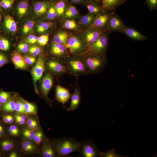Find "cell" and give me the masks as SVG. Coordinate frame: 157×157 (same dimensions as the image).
I'll return each instance as SVG.
<instances>
[{"mask_svg": "<svg viewBox=\"0 0 157 157\" xmlns=\"http://www.w3.org/2000/svg\"><path fill=\"white\" fill-rule=\"evenodd\" d=\"M63 61L67 74L73 75L76 78L90 74L82 56L70 55Z\"/></svg>", "mask_w": 157, "mask_h": 157, "instance_id": "obj_1", "label": "cell"}, {"mask_svg": "<svg viewBox=\"0 0 157 157\" xmlns=\"http://www.w3.org/2000/svg\"><path fill=\"white\" fill-rule=\"evenodd\" d=\"M53 144L58 156L61 157H67L71 153L79 152L81 142L73 138H64L57 140Z\"/></svg>", "mask_w": 157, "mask_h": 157, "instance_id": "obj_2", "label": "cell"}, {"mask_svg": "<svg viewBox=\"0 0 157 157\" xmlns=\"http://www.w3.org/2000/svg\"><path fill=\"white\" fill-rule=\"evenodd\" d=\"M82 57L89 74H95L101 72L108 63V60L106 56L87 53Z\"/></svg>", "mask_w": 157, "mask_h": 157, "instance_id": "obj_3", "label": "cell"}, {"mask_svg": "<svg viewBox=\"0 0 157 157\" xmlns=\"http://www.w3.org/2000/svg\"><path fill=\"white\" fill-rule=\"evenodd\" d=\"M65 45L70 55L82 56L88 52V46L83 37L78 35L68 37Z\"/></svg>", "mask_w": 157, "mask_h": 157, "instance_id": "obj_4", "label": "cell"}, {"mask_svg": "<svg viewBox=\"0 0 157 157\" xmlns=\"http://www.w3.org/2000/svg\"><path fill=\"white\" fill-rule=\"evenodd\" d=\"M110 32L106 30L96 41L88 47L87 53L106 56L108 47L109 36Z\"/></svg>", "mask_w": 157, "mask_h": 157, "instance_id": "obj_5", "label": "cell"}, {"mask_svg": "<svg viewBox=\"0 0 157 157\" xmlns=\"http://www.w3.org/2000/svg\"><path fill=\"white\" fill-rule=\"evenodd\" d=\"M99 151L97 146L92 141H85L81 142L79 152L82 157H98L99 156Z\"/></svg>", "mask_w": 157, "mask_h": 157, "instance_id": "obj_6", "label": "cell"}, {"mask_svg": "<svg viewBox=\"0 0 157 157\" xmlns=\"http://www.w3.org/2000/svg\"><path fill=\"white\" fill-rule=\"evenodd\" d=\"M45 67V59L43 57H39L31 71L35 89L37 93L38 92L36 86V83L42 77Z\"/></svg>", "mask_w": 157, "mask_h": 157, "instance_id": "obj_7", "label": "cell"}, {"mask_svg": "<svg viewBox=\"0 0 157 157\" xmlns=\"http://www.w3.org/2000/svg\"><path fill=\"white\" fill-rule=\"evenodd\" d=\"M45 66L49 71L56 75L62 76L67 74L64 62L60 60L55 58L49 60L45 62Z\"/></svg>", "mask_w": 157, "mask_h": 157, "instance_id": "obj_8", "label": "cell"}, {"mask_svg": "<svg viewBox=\"0 0 157 157\" xmlns=\"http://www.w3.org/2000/svg\"><path fill=\"white\" fill-rule=\"evenodd\" d=\"M49 52L54 58L63 61L70 55L65 45L53 42H52L50 45Z\"/></svg>", "mask_w": 157, "mask_h": 157, "instance_id": "obj_9", "label": "cell"}, {"mask_svg": "<svg viewBox=\"0 0 157 157\" xmlns=\"http://www.w3.org/2000/svg\"><path fill=\"white\" fill-rule=\"evenodd\" d=\"M111 13L102 12L96 15L90 26L102 30H107L109 19Z\"/></svg>", "mask_w": 157, "mask_h": 157, "instance_id": "obj_10", "label": "cell"}, {"mask_svg": "<svg viewBox=\"0 0 157 157\" xmlns=\"http://www.w3.org/2000/svg\"><path fill=\"white\" fill-rule=\"evenodd\" d=\"M125 26L122 19L115 12L111 13L109 19L107 30L110 33L117 32Z\"/></svg>", "mask_w": 157, "mask_h": 157, "instance_id": "obj_11", "label": "cell"}, {"mask_svg": "<svg viewBox=\"0 0 157 157\" xmlns=\"http://www.w3.org/2000/svg\"><path fill=\"white\" fill-rule=\"evenodd\" d=\"M91 26L83 34V38L88 47L96 41L106 31Z\"/></svg>", "mask_w": 157, "mask_h": 157, "instance_id": "obj_12", "label": "cell"}, {"mask_svg": "<svg viewBox=\"0 0 157 157\" xmlns=\"http://www.w3.org/2000/svg\"><path fill=\"white\" fill-rule=\"evenodd\" d=\"M117 32L122 33L132 40L134 41H145L147 40V36L140 33L135 29L128 27L126 25Z\"/></svg>", "mask_w": 157, "mask_h": 157, "instance_id": "obj_13", "label": "cell"}, {"mask_svg": "<svg viewBox=\"0 0 157 157\" xmlns=\"http://www.w3.org/2000/svg\"><path fill=\"white\" fill-rule=\"evenodd\" d=\"M72 94L68 89L63 87L59 84L56 87L55 99L58 102L63 104L65 107V104L69 101L71 98Z\"/></svg>", "mask_w": 157, "mask_h": 157, "instance_id": "obj_14", "label": "cell"}, {"mask_svg": "<svg viewBox=\"0 0 157 157\" xmlns=\"http://www.w3.org/2000/svg\"><path fill=\"white\" fill-rule=\"evenodd\" d=\"M127 0H101L103 12L114 13L117 8Z\"/></svg>", "mask_w": 157, "mask_h": 157, "instance_id": "obj_15", "label": "cell"}, {"mask_svg": "<svg viewBox=\"0 0 157 157\" xmlns=\"http://www.w3.org/2000/svg\"><path fill=\"white\" fill-rule=\"evenodd\" d=\"M53 76L49 73H47L43 76L41 83V88L42 93L46 98H48L49 93L53 84Z\"/></svg>", "mask_w": 157, "mask_h": 157, "instance_id": "obj_16", "label": "cell"}, {"mask_svg": "<svg viewBox=\"0 0 157 157\" xmlns=\"http://www.w3.org/2000/svg\"><path fill=\"white\" fill-rule=\"evenodd\" d=\"M53 2L50 1L43 0L35 1L33 3V8L34 12L37 15L46 13Z\"/></svg>", "mask_w": 157, "mask_h": 157, "instance_id": "obj_17", "label": "cell"}, {"mask_svg": "<svg viewBox=\"0 0 157 157\" xmlns=\"http://www.w3.org/2000/svg\"><path fill=\"white\" fill-rule=\"evenodd\" d=\"M70 106L66 109L67 111H73L79 106L81 100V96L79 89L77 87L74 88L73 93L72 94Z\"/></svg>", "mask_w": 157, "mask_h": 157, "instance_id": "obj_18", "label": "cell"}, {"mask_svg": "<svg viewBox=\"0 0 157 157\" xmlns=\"http://www.w3.org/2000/svg\"><path fill=\"white\" fill-rule=\"evenodd\" d=\"M11 59L16 68L24 69L26 68L23 57L17 51H15L12 53Z\"/></svg>", "mask_w": 157, "mask_h": 157, "instance_id": "obj_19", "label": "cell"}, {"mask_svg": "<svg viewBox=\"0 0 157 157\" xmlns=\"http://www.w3.org/2000/svg\"><path fill=\"white\" fill-rule=\"evenodd\" d=\"M29 6L27 0H19L17 3L16 8L19 17L21 18L27 12Z\"/></svg>", "mask_w": 157, "mask_h": 157, "instance_id": "obj_20", "label": "cell"}, {"mask_svg": "<svg viewBox=\"0 0 157 157\" xmlns=\"http://www.w3.org/2000/svg\"><path fill=\"white\" fill-rule=\"evenodd\" d=\"M41 150L42 155L44 157H53L58 156L56 151L49 143L46 142L44 143Z\"/></svg>", "mask_w": 157, "mask_h": 157, "instance_id": "obj_21", "label": "cell"}, {"mask_svg": "<svg viewBox=\"0 0 157 157\" xmlns=\"http://www.w3.org/2000/svg\"><path fill=\"white\" fill-rule=\"evenodd\" d=\"M53 4L57 14L59 16L63 14L69 4L68 0H58Z\"/></svg>", "mask_w": 157, "mask_h": 157, "instance_id": "obj_22", "label": "cell"}, {"mask_svg": "<svg viewBox=\"0 0 157 157\" xmlns=\"http://www.w3.org/2000/svg\"><path fill=\"white\" fill-rule=\"evenodd\" d=\"M4 22L5 27L9 31L13 33L16 32L17 30V24L11 16L9 15L6 16Z\"/></svg>", "mask_w": 157, "mask_h": 157, "instance_id": "obj_23", "label": "cell"}, {"mask_svg": "<svg viewBox=\"0 0 157 157\" xmlns=\"http://www.w3.org/2000/svg\"><path fill=\"white\" fill-rule=\"evenodd\" d=\"M67 33L65 31H60L56 34L53 38V42L57 44L65 45L68 38Z\"/></svg>", "mask_w": 157, "mask_h": 157, "instance_id": "obj_24", "label": "cell"}, {"mask_svg": "<svg viewBox=\"0 0 157 157\" xmlns=\"http://www.w3.org/2000/svg\"><path fill=\"white\" fill-rule=\"evenodd\" d=\"M86 8L90 13L96 15L103 12L101 6H98L90 2H89L86 5Z\"/></svg>", "mask_w": 157, "mask_h": 157, "instance_id": "obj_25", "label": "cell"}, {"mask_svg": "<svg viewBox=\"0 0 157 157\" xmlns=\"http://www.w3.org/2000/svg\"><path fill=\"white\" fill-rule=\"evenodd\" d=\"M65 17L66 18H71L77 15L78 12L76 8L70 4L68 5L65 12Z\"/></svg>", "mask_w": 157, "mask_h": 157, "instance_id": "obj_26", "label": "cell"}, {"mask_svg": "<svg viewBox=\"0 0 157 157\" xmlns=\"http://www.w3.org/2000/svg\"><path fill=\"white\" fill-rule=\"evenodd\" d=\"M95 15L89 13L88 14L83 16L81 19L80 22L83 25L91 26L92 24Z\"/></svg>", "mask_w": 157, "mask_h": 157, "instance_id": "obj_27", "label": "cell"}, {"mask_svg": "<svg viewBox=\"0 0 157 157\" xmlns=\"http://www.w3.org/2000/svg\"><path fill=\"white\" fill-rule=\"evenodd\" d=\"M53 22H42L38 25L37 31L39 33H42L47 30L53 25Z\"/></svg>", "mask_w": 157, "mask_h": 157, "instance_id": "obj_28", "label": "cell"}, {"mask_svg": "<svg viewBox=\"0 0 157 157\" xmlns=\"http://www.w3.org/2000/svg\"><path fill=\"white\" fill-rule=\"evenodd\" d=\"M123 156L117 154L116 153L115 150L114 149H112L105 152H101L100 151H99V156L101 157H125L129 156Z\"/></svg>", "mask_w": 157, "mask_h": 157, "instance_id": "obj_29", "label": "cell"}, {"mask_svg": "<svg viewBox=\"0 0 157 157\" xmlns=\"http://www.w3.org/2000/svg\"><path fill=\"white\" fill-rule=\"evenodd\" d=\"M24 107L25 114H36V107L33 104L24 101Z\"/></svg>", "mask_w": 157, "mask_h": 157, "instance_id": "obj_30", "label": "cell"}, {"mask_svg": "<svg viewBox=\"0 0 157 157\" xmlns=\"http://www.w3.org/2000/svg\"><path fill=\"white\" fill-rule=\"evenodd\" d=\"M16 103L13 100L6 102L3 106V109L6 112H11L15 110Z\"/></svg>", "mask_w": 157, "mask_h": 157, "instance_id": "obj_31", "label": "cell"}, {"mask_svg": "<svg viewBox=\"0 0 157 157\" xmlns=\"http://www.w3.org/2000/svg\"><path fill=\"white\" fill-rule=\"evenodd\" d=\"M16 0H0V7L4 9L11 8Z\"/></svg>", "mask_w": 157, "mask_h": 157, "instance_id": "obj_32", "label": "cell"}, {"mask_svg": "<svg viewBox=\"0 0 157 157\" xmlns=\"http://www.w3.org/2000/svg\"><path fill=\"white\" fill-rule=\"evenodd\" d=\"M35 24V22L33 20H29L26 22L23 26L22 30L23 33L26 34L31 31Z\"/></svg>", "mask_w": 157, "mask_h": 157, "instance_id": "obj_33", "label": "cell"}, {"mask_svg": "<svg viewBox=\"0 0 157 157\" xmlns=\"http://www.w3.org/2000/svg\"><path fill=\"white\" fill-rule=\"evenodd\" d=\"M63 27L68 29L75 30L77 28V25L74 20L68 19L64 22Z\"/></svg>", "mask_w": 157, "mask_h": 157, "instance_id": "obj_34", "label": "cell"}, {"mask_svg": "<svg viewBox=\"0 0 157 157\" xmlns=\"http://www.w3.org/2000/svg\"><path fill=\"white\" fill-rule=\"evenodd\" d=\"M10 47L9 41L4 38H0V50L3 51L8 50Z\"/></svg>", "mask_w": 157, "mask_h": 157, "instance_id": "obj_35", "label": "cell"}, {"mask_svg": "<svg viewBox=\"0 0 157 157\" xmlns=\"http://www.w3.org/2000/svg\"><path fill=\"white\" fill-rule=\"evenodd\" d=\"M29 53L34 56H37L41 53L42 50L39 46L34 45L31 46L28 48Z\"/></svg>", "mask_w": 157, "mask_h": 157, "instance_id": "obj_36", "label": "cell"}, {"mask_svg": "<svg viewBox=\"0 0 157 157\" xmlns=\"http://www.w3.org/2000/svg\"><path fill=\"white\" fill-rule=\"evenodd\" d=\"M49 40L48 34H43L38 37L37 42L40 45L44 46L47 44Z\"/></svg>", "mask_w": 157, "mask_h": 157, "instance_id": "obj_37", "label": "cell"}, {"mask_svg": "<svg viewBox=\"0 0 157 157\" xmlns=\"http://www.w3.org/2000/svg\"><path fill=\"white\" fill-rule=\"evenodd\" d=\"M1 146L3 149L5 151H8L14 147L13 142L9 140H5L2 142Z\"/></svg>", "mask_w": 157, "mask_h": 157, "instance_id": "obj_38", "label": "cell"}, {"mask_svg": "<svg viewBox=\"0 0 157 157\" xmlns=\"http://www.w3.org/2000/svg\"><path fill=\"white\" fill-rule=\"evenodd\" d=\"M56 12L53 4L50 6L48 9L47 14V18L49 19H52L54 18L56 16Z\"/></svg>", "mask_w": 157, "mask_h": 157, "instance_id": "obj_39", "label": "cell"}, {"mask_svg": "<svg viewBox=\"0 0 157 157\" xmlns=\"http://www.w3.org/2000/svg\"><path fill=\"white\" fill-rule=\"evenodd\" d=\"M15 110L19 113L25 114L24 102L20 100L17 101L15 104Z\"/></svg>", "mask_w": 157, "mask_h": 157, "instance_id": "obj_40", "label": "cell"}, {"mask_svg": "<svg viewBox=\"0 0 157 157\" xmlns=\"http://www.w3.org/2000/svg\"><path fill=\"white\" fill-rule=\"evenodd\" d=\"M43 137V134L42 131H39L35 133L34 140L35 143L39 145L42 142Z\"/></svg>", "mask_w": 157, "mask_h": 157, "instance_id": "obj_41", "label": "cell"}, {"mask_svg": "<svg viewBox=\"0 0 157 157\" xmlns=\"http://www.w3.org/2000/svg\"><path fill=\"white\" fill-rule=\"evenodd\" d=\"M23 134L26 138L30 140H33L34 139L35 132L31 130L26 129L23 131Z\"/></svg>", "mask_w": 157, "mask_h": 157, "instance_id": "obj_42", "label": "cell"}, {"mask_svg": "<svg viewBox=\"0 0 157 157\" xmlns=\"http://www.w3.org/2000/svg\"><path fill=\"white\" fill-rule=\"evenodd\" d=\"M10 97L9 93L4 91L0 92V102L1 103H5L7 101Z\"/></svg>", "mask_w": 157, "mask_h": 157, "instance_id": "obj_43", "label": "cell"}, {"mask_svg": "<svg viewBox=\"0 0 157 157\" xmlns=\"http://www.w3.org/2000/svg\"><path fill=\"white\" fill-rule=\"evenodd\" d=\"M146 2L150 10H154L157 8V0H146Z\"/></svg>", "mask_w": 157, "mask_h": 157, "instance_id": "obj_44", "label": "cell"}, {"mask_svg": "<svg viewBox=\"0 0 157 157\" xmlns=\"http://www.w3.org/2000/svg\"><path fill=\"white\" fill-rule=\"evenodd\" d=\"M17 49L20 52L26 53L28 50V45L24 43H21L19 44L17 46Z\"/></svg>", "mask_w": 157, "mask_h": 157, "instance_id": "obj_45", "label": "cell"}, {"mask_svg": "<svg viewBox=\"0 0 157 157\" xmlns=\"http://www.w3.org/2000/svg\"><path fill=\"white\" fill-rule=\"evenodd\" d=\"M23 57L24 61L26 65H31L35 61V58L33 57L26 55L24 56Z\"/></svg>", "mask_w": 157, "mask_h": 157, "instance_id": "obj_46", "label": "cell"}, {"mask_svg": "<svg viewBox=\"0 0 157 157\" xmlns=\"http://www.w3.org/2000/svg\"><path fill=\"white\" fill-rule=\"evenodd\" d=\"M10 133L13 135H17L19 133V130L17 126L15 125L10 126L9 128Z\"/></svg>", "mask_w": 157, "mask_h": 157, "instance_id": "obj_47", "label": "cell"}, {"mask_svg": "<svg viewBox=\"0 0 157 157\" xmlns=\"http://www.w3.org/2000/svg\"><path fill=\"white\" fill-rule=\"evenodd\" d=\"M38 38V37L36 35H30L27 37L26 41L29 44H33L37 42Z\"/></svg>", "mask_w": 157, "mask_h": 157, "instance_id": "obj_48", "label": "cell"}, {"mask_svg": "<svg viewBox=\"0 0 157 157\" xmlns=\"http://www.w3.org/2000/svg\"><path fill=\"white\" fill-rule=\"evenodd\" d=\"M8 61L7 57L3 54L0 53V67L6 64Z\"/></svg>", "mask_w": 157, "mask_h": 157, "instance_id": "obj_49", "label": "cell"}, {"mask_svg": "<svg viewBox=\"0 0 157 157\" xmlns=\"http://www.w3.org/2000/svg\"><path fill=\"white\" fill-rule=\"evenodd\" d=\"M71 3L83 4L85 5L89 2V0H68Z\"/></svg>", "mask_w": 157, "mask_h": 157, "instance_id": "obj_50", "label": "cell"}, {"mask_svg": "<svg viewBox=\"0 0 157 157\" xmlns=\"http://www.w3.org/2000/svg\"><path fill=\"white\" fill-rule=\"evenodd\" d=\"M22 148L25 151L27 152H32L34 151L28 145L26 141H24L22 144Z\"/></svg>", "mask_w": 157, "mask_h": 157, "instance_id": "obj_51", "label": "cell"}, {"mask_svg": "<svg viewBox=\"0 0 157 157\" xmlns=\"http://www.w3.org/2000/svg\"><path fill=\"white\" fill-rule=\"evenodd\" d=\"M89 1L94 4L102 7L101 0H89Z\"/></svg>", "mask_w": 157, "mask_h": 157, "instance_id": "obj_52", "label": "cell"}, {"mask_svg": "<svg viewBox=\"0 0 157 157\" xmlns=\"http://www.w3.org/2000/svg\"><path fill=\"white\" fill-rule=\"evenodd\" d=\"M36 122L35 120L31 118H29L27 120V124L28 126Z\"/></svg>", "mask_w": 157, "mask_h": 157, "instance_id": "obj_53", "label": "cell"}, {"mask_svg": "<svg viewBox=\"0 0 157 157\" xmlns=\"http://www.w3.org/2000/svg\"><path fill=\"white\" fill-rule=\"evenodd\" d=\"M29 147L33 151L35 150V147L33 143L30 141H26Z\"/></svg>", "mask_w": 157, "mask_h": 157, "instance_id": "obj_54", "label": "cell"}, {"mask_svg": "<svg viewBox=\"0 0 157 157\" xmlns=\"http://www.w3.org/2000/svg\"><path fill=\"white\" fill-rule=\"evenodd\" d=\"M15 119H19L25 121L26 118L24 116L21 115H14Z\"/></svg>", "mask_w": 157, "mask_h": 157, "instance_id": "obj_55", "label": "cell"}, {"mask_svg": "<svg viewBox=\"0 0 157 157\" xmlns=\"http://www.w3.org/2000/svg\"><path fill=\"white\" fill-rule=\"evenodd\" d=\"M3 121L4 122L6 123H9V121L7 115H6L3 117Z\"/></svg>", "mask_w": 157, "mask_h": 157, "instance_id": "obj_56", "label": "cell"}, {"mask_svg": "<svg viewBox=\"0 0 157 157\" xmlns=\"http://www.w3.org/2000/svg\"><path fill=\"white\" fill-rule=\"evenodd\" d=\"M16 122L18 124H21L23 125L25 123V121L19 119H15Z\"/></svg>", "mask_w": 157, "mask_h": 157, "instance_id": "obj_57", "label": "cell"}, {"mask_svg": "<svg viewBox=\"0 0 157 157\" xmlns=\"http://www.w3.org/2000/svg\"><path fill=\"white\" fill-rule=\"evenodd\" d=\"M38 126V124L37 122L29 126L28 127L31 129H33L37 128Z\"/></svg>", "mask_w": 157, "mask_h": 157, "instance_id": "obj_58", "label": "cell"}, {"mask_svg": "<svg viewBox=\"0 0 157 157\" xmlns=\"http://www.w3.org/2000/svg\"><path fill=\"white\" fill-rule=\"evenodd\" d=\"M8 118L9 123H13L14 122V119L12 116L10 115H7Z\"/></svg>", "mask_w": 157, "mask_h": 157, "instance_id": "obj_59", "label": "cell"}, {"mask_svg": "<svg viewBox=\"0 0 157 157\" xmlns=\"http://www.w3.org/2000/svg\"><path fill=\"white\" fill-rule=\"evenodd\" d=\"M9 157H17V155L16 154L15 152H12L9 155Z\"/></svg>", "mask_w": 157, "mask_h": 157, "instance_id": "obj_60", "label": "cell"}, {"mask_svg": "<svg viewBox=\"0 0 157 157\" xmlns=\"http://www.w3.org/2000/svg\"><path fill=\"white\" fill-rule=\"evenodd\" d=\"M3 127L1 125H0V136H1L3 134Z\"/></svg>", "mask_w": 157, "mask_h": 157, "instance_id": "obj_61", "label": "cell"}, {"mask_svg": "<svg viewBox=\"0 0 157 157\" xmlns=\"http://www.w3.org/2000/svg\"><path fill=\"white\" fill-rule=\"evenodd\" d=\"M1 15H0V22H1Z\"/></svg>", "mask_w": 157, "mask_h": 157, "instance_id": "obj_62", "label": "cell"}, {"mask_svg": "<svg viewBox=\"0 0 157 157\" xmlns=\"http://www.w3.org/2000/svg\"><path fill=\"white\" fill-rule=\"evenodd\" d=\"M1 103L0 102V106H1Z\"/></svg>", "mask_w": 157, "mask_h": 157, "instance_id": "obj_63", "label": "cell"}, {"mask_svg": "<svg viewBox=\"0 0 157 157\" xmlns=\"http://www.w3.org/2000/svg\"><path fill=\"white\" fill-rule=\"evenodd\" d=\"M0 15H1L0 13Z\"/></svg>", "mask_w": 157, "mask_h": 157, "instance_id": "obj_64", "label": "cell"}]
</instances>
